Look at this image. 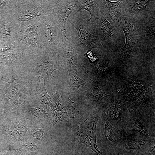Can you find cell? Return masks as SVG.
Segmentation results:
<instances>
[{
    "mask_svg": "<svg viewBox=\"0 0 155 155\" xmlns=\"http://www.w3.org/2000/svg\"><path fill=\"white\" fill-rule=\"evenodd\" d=\"M40 14L35 12H25L22 15L20 19L21 21H27L32 19Z\"/></svg>",
    "mask_w": 155,
    "mask_h": 155,
    "instance_id": "16",
    "label": "cell"
},
{
    "mask_svg": "<svg viewBox=\"0 0 155 155\" xmlns=\"http://www.w3.org/2000/svg\"><path fill=\"white\" fill-rule=\"evenodd\" d=\"M114 24L111 19L108 16L103 17L101 20V28L103 32L111 40L115 37L116 31Z\"/></svg>",
    "mask_w": 155,
    "mask_h": 155,
    "instance_id": "8",
    "label": "cell"
},
{
    "mask_svg": "<svg viewBox=\"0 0 155 155\" xmlns=\"http://www.w3.org/2000/svg\"><path fill=\"white\" fill-rule=\"evenodd\" d=\"M120 108L117 104L112 106L109 109V114L110 117L113 120L121 121L120 117Z\"/></svg>",
    "mask_w": 155,
    "mask_h": 155,
    "instance_id": "13",
    "label": "cell"
},
{
    "mask_svg": "<svg viewBox=\"0 0 155 155\" xmlns=\"http://www.w3.org/2000/svg\"><path fill=\"white\" fill-rule=\"evenodd\" d=\"M52 102L56 123L73 117L75 115L76 112L72 106V102L69 98L62 97L60 98L57 91L53 95Z\"/></svg>",
    "mask_w": 155,
    "mask_h": 155,
    "instance_id": "2",
    "label": "cell"
},
{
    "mask_svg": "<svg viewBox=\"0 0 155 155\" xmlns=\"http://www.w3.org/2000/svg\"><path fill=\"white\" fill-rule=\"evenodd\" d=\"M59 69L57 63L48 59L43 58L35 63L29 70L26 71L33 76H38L45 82L47 80L54 77L52 74L56 70Z\"/></svg>",
    "mask_w": 155,
    "mask_h": 155,
    "instance_id": "3",
    "label": "cell"
},
{
    "mask_svg": "<svg viewBox=\"0 0 155 155\" xmlns=\"http://www.w3.org/2000/svg\"><path fill=\"white\" fill-rule=\"evenodd\" d=\"M73 25L78 31L79 38L81 42L88 46L93 47L96 45V41L94 36L91 34L84 28L81 26Z\"/></svg>",
    "mask_w": 155,
    "mask_h": 155,
    "instance_id": "7",
    "label": "cell"
},
{
    "mask_svg": "<svg viewBox=\"0 0 155 155\" xmlns=\"http://www.w3.org/2000/svg\"><path fill=\"white\" fill-rule=\"evenodd\" d=\"M94 1L89 0L84 1L77 11L85 10L90 13L91 18L94 16V12L96 8L95 5L94 4Z\"/></svg>",
    "mask_w": 155,
    "mask_h": 155,
    "instance_id": "12",
    "label": "cell"
},
{
    "mask_svg": "<svg viewBox=\"0 0 155 155\" xmlns=\"http://www.w3.org/2000/svg\"><path fill=\"white\" fill-rule=\"evenodd\" d=\"M44 34L47 39L51 42H52V36L51 30L48 27H46L44 30Z\"/></svg>",
    "mask_w": 155,
    "mask_h": 155,
    "instance_id": "18",
    "label": "cell"
},
{
    "mask_svg": "<svg viewBox=\"0 0 155 155\" xmlns=\"http://www.w3.org/2000/svg\"><path fill=\"white\" fill-rule=\"evenodd\" d=\"M64 59L66 68L69 70H74L77 66L76 55L73 50L67 48L64 52Z\"/></svg>",
    "mask_w": 155,
    "mask_h": 155,
    "instance_id": "10",
    "label": "cell"
},
{
    "mask_svg": "<svg viewBox=\"0 0 155 155\" xmlns=\"http://www.w3.org/2000/svg\"><path fill=\"white\" fill-rule=\"evenodd\" d=\"M69 82L67 90L69 93L80 94L87 89L88 84L84 81L74 70H68Z\"/></svg>",
    "mask_w": 155,
    "mask_h": 155,
    "instance_id": "4",
    "label": "cell"
},
{
    "mask_svg": "<svg viewBox=\"0 0 155 155\" xmlns=\"http://www.w3.org/2000/svg\"><path fill=\"white\" fill-rule=\"evenodd\" d=\"M115 128H113L108 121L105 123L104 135L106 138L108 140L112 141L115 137Z\"/></svg>",
    "mask_w": 155,
    "mask_h": 155,
    "instance_id": "14",
    "label": "cell"
},
{
    "mask_svg": "<svg viewBox=\"0 0 155 155\" xmlns=\"http://www.w3.org/2000/svg\"><path fill=\"white\" fill-rule=\"evenodd\" d=\"M108 11V16L111 19L114 24L118 26L121 25V15L123 7V1L119 0L111 2L109 0L104 1Z\"/></svg>",
    "mask_w": 155,
    "mask_h": 155,
    "instance_id": "5",
    "label": "cell"
},
{
    "mask_svg": "<svg viewBox=\"0 0 155 155\" xmlns=\"http://www.w3.org/2000/svg\"><path fill=\"white\" fill-rule=\"evenodd\" d=\"M129 3L127 4L125 9L127 11L130 12H138L141 11H149L147 9L149 0L130 1Z\"/></svg>",
    "mask_w": 155,
    "mask_h": 155,
    "instance_id": "11",
    "label": "cell"
},
{
    "mask_svg": "<svg viewBox=\"0 0 155 155\" xmlns=\"http://www.w3.org/2000/svg\"><path fill=\"white\" fill-rule=\"evenodd\" d=\"M30 111L35 115L42 117L46 114L44 110L40 107H36L33 108H30Z\"/></svg>",
    "mask_w": 155,
    "mask_h": 155,
    "instance_id": "17",
    "label": "cell"
},
{
    "mask_svg": "<svg viewBox=\"0 0 155 155\" xmlns=\"http://www.w3.org/2000/svg\"><path fill=\"white\" fill-rule=\"evenodd\" d=\"M34 27V26L31 25L26 27L24 30L25 32H28L32 30Z\"/></svg>",
    "mask_w": 155,
    "mask_h": 155,
    "instance_id": "19",
    "label": "cell"
},
{
    "mask_svg": "<svg viewBox=\"0 0 155 155\" xmlns=\"http://www.w3.org/2000/svg\"><path fill=\"white\" fill-rule=\"evenodd\" d=\"M132 125L133 129L138 132L142 133H145L144 128L140 122L136 119L132 120Z\"/></svg>",
    "mask_w": 155,
    "mask_h": 155,
    "instance_id": "15",
    "label": "cell"
},
{
    "mask_svg": "<svg viewBox=\"0 0 155 155\" xmlns=\"http://www.w3.org/2000/svg\"><path fill=\"white\" fill-rule=\"evenodd\" d=\"M99 119L98 116L86 119L79 125L77 138L82 146L90 148L97 155H102L97 147L96 137L97 123Z\"/></svg>",
    "mask_w": 155,
    "mask_h": 155,
    "instance_id": "1",
    "label": "cell"
},
{
    "mask_svg": "<svg viewBox=\"0 0 155 155\" xmlns=\"http://www.w3.org/2000/svg\"><path fill=\"white\" fill-rule=\"evenodd\" d=\"M73 2L59 6L57 11L58 22L59 28L65 37L67 38L66 25L69 15L73 11L75 5Z\"/></svg>",
    "mask_w": 155,
    "mask_h": 155,
    "instance_id": "6",
    "label": "cell"
},
{
    "mask_svg": "<svg viewBox=\"0 0 155 155\" xmlns=\"http://www.w3.org/2000/svg\"><path fill=\"white\" fill-rule=\"evenodd\" d=\"M33 90L32 94L35 95L43 104H49L52 101V97L48 94L43 82L39 80Z\"/></svg>",
    "mask_w": 155,
    "mask_h": 155,
    "instance_id": "9",
    "label": "cell"
}]
</instances>
